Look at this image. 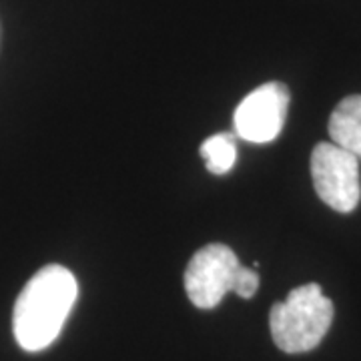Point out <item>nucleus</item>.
<instances>
[{"mask_svg": "<svg viewBox=\"0 0 361 361\" xmlns=\"http://www.w3.org/2000/svg\"><path fill=\"white\" fill-rule=\"evenodd\" d=\"M77 293V279L73 271L63 265H47L37 271L14 305L13 331L16 343L30 353L49 348L75 307Z\"/></svg>", "mask_w": 361, "mask_h": 361, "instance_id": "f257e3e1", "label": "nucleus"}, {"mask_svg": "<svg viewBox=\"0 0 361 361\" xmlns=\"http://www.w3.org/2000/svg\"><path fill=\"white\" fill-rule=\"evenodd\" d=\"M334 322V303L317 283L295 287L285 301L271 307L269 327L275 345L285 353L315 349Z\"/></svg>", "mask_w": 361, "mask_h": 361, "instance_id": "f03ea898", "label": "nucleus"}, {"mask_svg": "<svg viewBox=\"0 0 361 361\" xmlns=\"http://www.w3.org/2000/svg\"><path fill=\"white\" fill-rule=\"evenodd\" d=\"M311 179L323 203L351 213L361 199L360 161L334 142H317L311 153Z\"/></svg>", "mask_w": 361, "mask_h": 361, "instance_id": "7ed1b4c3", "label": "nucleus"}, {"mask_svg": "<svg viewBox=\"0 0 361 361\" xmlns=\"http://www.w3.org/2000/svg\"><path fill=\"white\" fill-rule=\"evenodd\" d=\"M241 267L231 247L209 243L195 253L185 271V291L195 307L213 310L235 287Z\"/></svg>", "mask_w": 361, "mask_h": 361, "instance_id": "20e7f679", "label": "nucleus"}, {"mask_svg": "<svg viewBox=\"0 0 361 361\" xmlns=\"http://www.w3.org/2000/svg\"><path fill=\"white\" fill-rule=\"evenodd\" d=\"M289 109V89L271 80L251 90L233 115V133L237 139L263 145L275 141L283 130Z\"/></svg>", "mask_w": 361, "mask_h": 361, "instance_id": "39448f33", "label": "nucleus"}, {"mask_svg": "<svg viewBox=\"0 0 361 361\" xmlns=\"http://www.w3.org/2000/svg\"><path fill=\"white\" fill-rule=\"evenodd\" d=\"M331 142L361 163V94L345 97L329 116Z\"/></svg>", "mask_w": 361, "mask_h": 361, "instance_id": "423d86ee", "label": "nucleus"}, {"mask_svg": "<svg viewBox=\"0 0 361 361\" xmlns=\"http://www.w3.org/2000/svg\"><path fill=\"white\" fill-rule=\"evenodd\" d=\"M199 153L205 167L213 175H225L235 167L237 161V137L235 133H217L203 141Z\"/></svg>", "mask_w": 361, "mask_h": 361, "instance_id": "0eeeda50", "label": "nucleus"}, {"mask_svg": "<svg viewBox=\"0 0 361 361\" xmlns=\"http://www.w3.org/2000/svg\"><path fill=\"white\" fill-rule=\"evenodd\" d=\"M259 289V275L255 269H249V267H239L237 271V277H235V287H233V293H237L243 299H249L257 293Z\"/></svg>", "mask_w": 361, "mask_h": 361, "instance_id": "6e6552de", "label": "nucleus"}]
</instances>
